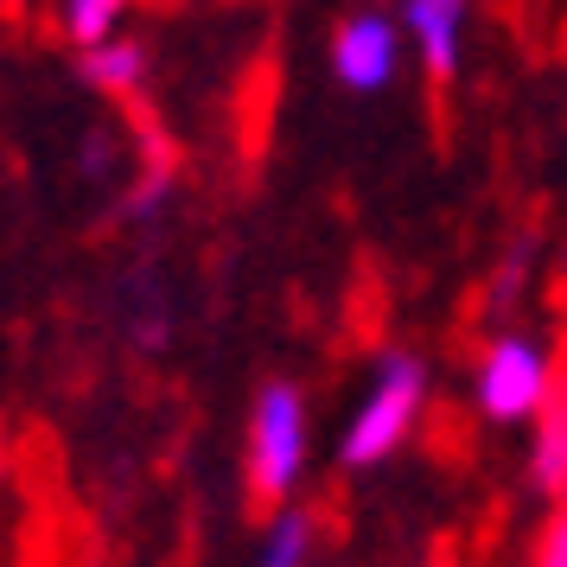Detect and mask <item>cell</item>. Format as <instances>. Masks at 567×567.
Masks as SVG:
<instances>
[{
  "label": "cell",
  "instance_id": "cell-1",
  "mask_svg": "<svg viewBox=\"0 0 567 567\" xmlns=\"http://www.w3.org/2000/svg\"><path fill=\"white\" fill-rule=\"evenodd\" d=\"M427 395H434L427 358H414L402 344L383 351V358L370 363V383L351 402L344 427H338V465L344 472H377V465H389L414 440L421 414H427Z\"/></svg>",
  "mask_w": 567,
  "mask_h": 567
},
{
  "label": "cell",
  "instance_id": "cell-5",
  "mask_svg": "<svg viewBox=\"0 0 567 567\" xmlns=\"http://www.w3.org/2000/svg\"><path fill=\"white\" fill-rule=\"evenodd\" d=\"M395 20L421 52L427 78L453 83L465 64V39H472V0H395Z\"/></svg>",
  "mask_w": 567,
  "mask_h": 567
},
{
  "label": "cell",
  "instance_id": "cell-6",
  "mask_svg": "<svg viewBox=\"0 0 567 567\" xmlns=\"http://www.w3.org/2000/svg\"><path fill=\"white\" fill-rule=\"evenodd\" d=\"M529 491L548 504H567V377L555 383V395L542 402V414L529 421Z\"/></svg>",
  "mask_w": 567,
  "mask_h": 567
},
{
  "label": "cell",
  "instance_id": "cell-2",
  "mask_svg": "<svg viewBox=\"0 0 567 567\" xmlns=\"http://www.w3.org/2000/svg\"><path fill=\"white\" fill-rule=\"evenodd\" d=\"M312 472V402L300 383L268 377L249 402V427H243V485L261 511L300 504V485Z\"/></svg>",
  "mask_w": 567,
  "mask_h": 567
},
{
  "label": "cell",
  "instance_id": "cell-12",
  "mask_svg": "<svg viewBox=\"0 0 567 567\" xmlns=\"http://www.w3.org/2000/svg\"><path fill=\"white\" fill-rule=\"evenodd\" d=\"M7 485H13V453H7V434H0V504H7Z\"/></svg>",
  "mask_w": 567,
  "mask_h": 567
},
{
  "label": "cell",
  "instance_id": "cell-3",
  "mask_svg": "<svg viewBox=\"0 0 567 567\" xmlns=\"http://www.w3.org/2000/svg\"><path fill=\"white\" fill-rule=\"evenodd\" d=\"M555 383H561L555 351L536 332H523V326L491 332L478 344V358H472V409L491 427H529L542 414V402L555 395Z\"/></svg>",
  "mask_w": 567,
  "mask_h": 567
},
{
  "label": "cell",
  "instance_id": "cell-4",
  "mask_svg": "<svg viewBox=\"0 0 567 567\" xmlns=\"http://www.w3.org/2000/svg\"><path fill=\"white\" fill-rule=\"evenodd\" d=\"M402 45H409V32L395 13H383L377 0L358 7V13H344L326 39V71L344 96H383L395 71H402Z\"/></svg>",
  "mask_w": 567,
  "mask_h": 567
},
{
  "label": "cell",
  "instance_id": "cell-11",
  "mask_svg": "<svg viewBox=\"0 0 567 567\" xmlns=\"http://www.w3.org/2000/svg\"><path fill=\"white\" fill-rule=\"evenodd\" d=\"M159 198H166V173H147V179L134 185V198H128V217L141 224V217H154Z\"/></svg>",
  "mask_w": 567,
  "mask_h": 567
},
{
  "label": "cell",
  "instance_id": "cell-7",
  "mask_svg": "<svg viewBox=\"0 0 567 567\" xmlns=\"http://www.w3.org/2000/svg\"><path fill=\"white\" fill-rule=\"evenodd\" d=\"M78 71H83V83H90L96 96L134 103V96L147 90L154 58H147V45H141L134 32H115V39H103V45H83V52H78Z\"/></svg>",
  "mask_w": 567,
  "mask_h": 567
},
{
  "label": "cell",
  "instance_id": "cell-10",
  "mask_svg": "<svg viewBox=\"0 0 567 567\" xmlns=\"http://www.w3.org/2000/svg\"><path fill=\"white\" fill-rule=\"evenodd\" d=\"M529 567H567V504H555V511H548L536 548H529Z\"/></svg>",
  "mask_w": 567,
  "mask_h": 567
},
{
  "label": "cell",
  "instance_id": "cell-9",
  "mask_svg": "<svg viewBox=\"0 0 567 567\" xmlns=\"http://www.w3.org/2000/svg\"><path fill=\"white\" fill-rule=\"evenodd\" d=\"M134 0H58V27H64V39L71 45H103V39H115L122 32V20H128Z\"/></svg>",
  "mask_w": 567,
  "mask_h": 567
},
{
  "label": "cell",
  "instance_id": "cell-8",
  "mask_svg": "<svg viewBox=\"0 0 567 567\" xmlns=\"http://www.w3.org/2000/svg\"><path fill=\"white\" fill-rule=\"evenodd\" d=\"M312 561H319V516H312L307 504H281V511H268L249 567H312Z\"/></svg>",
  "mask_w": 567,
  "mask_h": 567
}]
</instances>
